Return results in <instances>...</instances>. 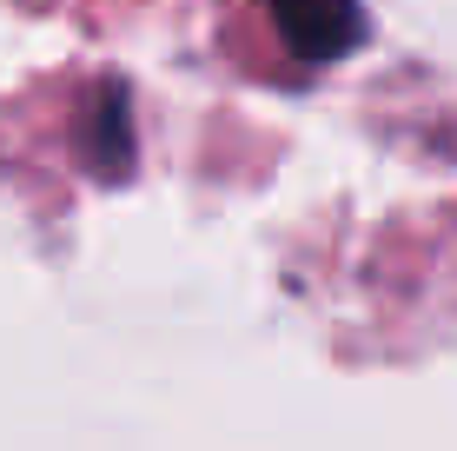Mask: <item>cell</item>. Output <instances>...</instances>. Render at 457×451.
<instances>
[{"instance_id":"6da1fadb","label":"cell","mask_w":457,"mask_h":451,"mask_svg":"<svg viewBox=\"0 0 457 451\" xmlns=\"http://www.w3.org/2000/svg\"><path fill=\"white\" fill-rule=\"evenodd\" d=\"M265 13L278 21V34L298 60H345L365 40L358 0H265Z\"/></svg>"},{"instance_id":"7a4b0ae2","label":"cell","mask_w":457,"mask_h":451,"mask_svg":"<svg viewBox=\"0 0 457 451\" xmlns=\"http://www.w3.org/2000/svg\"><path fill=\"white\" fill-rule=\"evenodd\" d=\"M87 166L106 180H120L133 166V113H126V93L106 87L93 100V127H87Z\"/></svg>"}]
</instances>
